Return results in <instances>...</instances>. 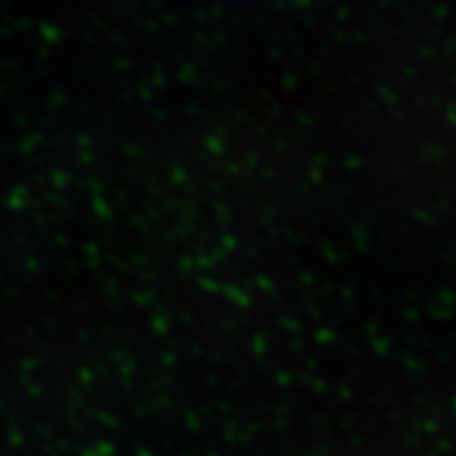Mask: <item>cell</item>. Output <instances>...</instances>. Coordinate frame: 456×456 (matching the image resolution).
Listing matches in <instances>:
<instances>
[]
</instances>
